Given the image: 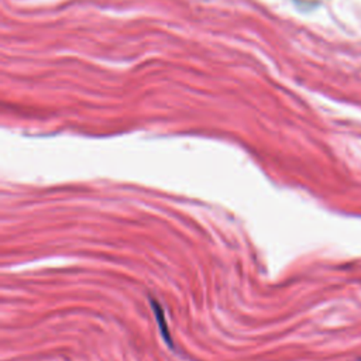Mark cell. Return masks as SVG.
<instances>
[{"label": "cell", "instance_id": "6da1fadb", "mask_svg": "<svg viewBox=\"0 0 361 361\" xmlns=\"http://www.w3.org/2000/svg\"><path fill=\"white\" fill-rule=\"evenodd\" d=\"M360 361H361V360H360Z\"/></svg>", "mask_w": 361, "mask_h": 361}]
</instances>
